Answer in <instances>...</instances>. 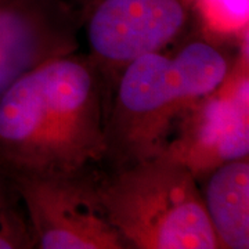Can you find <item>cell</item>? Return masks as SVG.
I'll return each instance as SVG.
<instances>
[{
  "label": "cell",
  "instance_id": "obj_6",
  "mask_svg": "<svg viewBox=\"0 0 249 249\" xmlns=\"http://www.w3.org/2000/svg\"><path fill=\"white\" fill-rule=\"evenodd\" d=\"M163 152L199 181L226 162L249 154V80L232 78L180 116Z\"/></svg>",
  "mask_w": 249,
  "mask_h": 249
},
{
  "label": "cell",
  "instance_id": "obj_7",
  "mask_svg": "<svg viewBox=\"0 0 249 249\" xmlns=\"http://www.w3.org/2000/svg\"><path fill=\"white\" fill-rule=\"evenodd\" d=\"M79 31L68 0H0V97L39 64L78 52Z\"/></svg>",
  "mask_w": 249,
  "mask_h": 249
},
{
  "label": "cell",
  "instance_id": "obj_5",
  "mask_svg": "<svg viewBox=\"0 0 249 249\" xmlns=\"http://www.w3.org/2000/svg\"><path fill=\"white\" fill-rule=\"evenodd\" d=\"M107 90L142 55L165 50L193 29L187 0H68Z\"/></svg>",
  "mask_w": 249,
  "mask_h": 249
},
{
  "label": "cell",
  "instance_id": "obj_4",
  "mask_svg": "<svg viewBox=\"0 0 249 249\" xmlns=\"http://www.w3.org/2000/svg\"><path fill=\"white\" fill-rule=\"evenodd\" d=\"M14 178L39 249H127L108 217L94 166Z\"/></svg>",
  "mask_w": 249,
  "mask_h": 249
},
{
  "label": "cell",
  "instance_id": "obj_2",
  "mask_svg": "<svg viewBox=\"0 0 249 249\" xmlns=\"http://www.w3.org/2000/svg\"><path fill=\"white\" fill-rule=\"evenodd\" d=\"M237 50L196 32L126 65L106 118L104 160L111 169L165 151L180 116L222 86Z\"/></svg>",
  "mask_w": 249,
  "mask_h": 249
},
{
  "label": "cell",
  "instance_id": "obj_8",
  "mask_svg": "<svg viewBox=\"0 0 249 249\" xmlns=\"http://www.w3.org/2000/svg\"><path fill=\"white\" fill-rule=\"evenodd\" d=\"M202 181L205 211L220 248L248 249V157L223 163L209 172Z\"/></svg>",
  "mask_w": 249,
  "mask_h": 249
},
{
  "label": "cell",
  "instance_id": "obj_3",
  "mask_svg": "<svg viewBox=\"0 0 249 249\" xmlns=\"http://www.w3.org/2000/svg\"><path fill=\"white\" fill-rule=\"evenodd\" d=\"M100 196L127 249H220L199 180L166 152L101 172Z\"/></svg>",
  "mask_w": 249,
  "mask_h": 249
},
{
  "label": "cell",
  "instance_id": "obj_10",
  "mask_svg": "<svg viewBox=\"0 0 249 249\" xmlns=\"http://www.w3.org/2000/svg\"><path fill=\"white\" fill-rule=\"evenodd\" d=\"M35 248L34 234L14 178L0 168V249Z\"/></svg>",
  "mask_w": 249,
  "mask_h": 249
},
{
  "label": "cell",
  "instance_id": "obj_1",
  "mask_svg": "<svg viewBox=\"0 0 249 249\" xmlns=\"http://www.w3.org/2000/svg\"><path fill=\"white\" fill-rule=\"evenodd\" d=\"M107 109L106 85L89 54L39 64L0 97V168L47 173L104 162Z\"/></svg>",
  "mask_w": 249,
  "mask_h": 249
},
{
  "label": "cell",
  "instance_id": "obj_9",
  "mask_svg": "<svg viewBox=\"0 0 249 249\" xmlns=\"http://www.w3.org/2000/svg\"><path fill=\"white\" fill-rule=\"evenodd\" d=\"M193 28L216 42L237 45L248 36L249 0H187Z\"/></svg>",
  "mask_w": 249,
  "mask_h": 249
}]
</instances>
